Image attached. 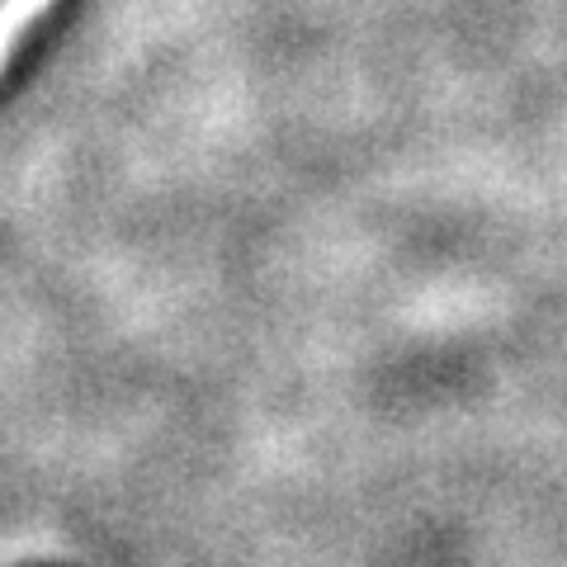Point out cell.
Instances as JSON below:
<instances>
[{
  "instance_id": "6da1fadb",
  "label": "cell",
  "mask_w": 567,
  "mask_h": 567,
  "mask_svg": "<svg viewBox=\"0 0 567 567\" xmlns=\"http://www.w3.org/2000/svg\"><path fill=\"white\" fill-rule=\"evenodd\" d=\"M58 0H0V71L14 58V48L24 43V33L43 20Z\"/></svg>"
}]
</instances>
